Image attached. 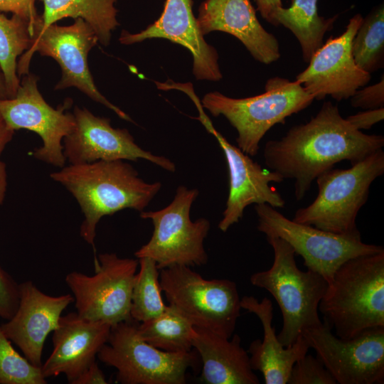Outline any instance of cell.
<instances>
[{"mask_svg": "<svg viewBox=\"0 0 384 384\" xmlns=\"http://www.w3.org/2000/svg\"><path fill=\"white\" fill-rule=\"evenodd\" d=\"M151 38H164L188 49L197 80L218 81L223 75L216 49L204 39L193 12L192 0H166L159 18L139 33L122 31L119 41L131 45Z\"/></svg>", "mask_w": 384, "mask_h": 384, "instance_id": "18", "label": "cell"}, {"mask_svg": "<svg viewBox=\"0 0 384 384\" xmlns=\"http://www.w3.org/2000/svg\"><path fill=\"white\" fill-rule=\"evenodd\" d=\"M14 130L6 123L0 112V156L11 141ZM7 189V172L4 162L0 160V206L4 203Z\"/></svg>", "mask_w": 384, "mask_h": 384, "instance_id": "35", "label": "cell"}, {"mask_svg": "<svg viewBox=\"0 0 384 384\" xmlns=\"http://www.w3.org/2000/svg\"><path fill=\"white\" fill-rule=\"evenodd\" d=\"M336 383H384V327L367 329L343 339L324 321L302 334Z\"/></svg>", "mask_w": 384, "mask_h": 384, "instance_id": "13", "label": "cell"}, {"mask_svg": "<svg viewBox=\"0 0 384 384\" xmlns=\"http://www.w3.org/2000/svg\"><path fill=\"white\" fill-rule=\"evenodd\" d=\"M38 77L24 75L14 98L0 100V112L14 131L25 129L36 132L42 145L32 156L58 168L65 165L63 141L74 129L75 117L66 112L72 100L67 99L56 109L48 104L38 88Z\"/></svg>", "mask_w": 384, "mask_h": 384, "instance_id": "14", "label": "cell"}, {"mask_svg": "<svg viewBox=\"0 0 384 384\" xmlns=\"http://www.w3.org/2000/svg\"><path fill=\"white\" fill-rule=\"evenodd\" d=\"M110 330V324L85 319L77 312L61 316L52 336L53 351L41 367L43 376L64 374L68 382L73 384L95 361Z\"/></svg>", "mask_w": 384, "mask_h": 384, "instance_id": "20", "label": "cell"}, {"mask_svg": "<svg viewBox=\"0 0 384 384\" xmlns=\"http://www.w3.org/2000/svg\"><path fill=\"white\" fill-rule=\"evenodd\" d=\"M384 119V107L366 110L350 115L346 119L356 129H370L374 124Z\"/></svg>", "mask_w": 384, "mask_h": 384, "instance_id": "36", "label": "cell"}, {"mask_svg": "<svg viewBox=\"0 0 384 384\" xmlns=\"http://www.w3.org/2000/svg\"><path fill=\"white\" fill-rule=\"evenodd\" d=\"M288 8H280L274 16L276 26L290 30L298 40L302 57L309 63L323 46L326 33L331 30L338 14L326 18L318 13V0H291Z\"/></svg>", "mask_w": 384, "mask_h": 384, "instance_id": "25", "label": "cell"}, {"mask_svg": "<svg viewBox=\"0 0 384 384\" xmlns=\"http://www.w3.org/2000/svg\"><path fill=\"white\" fill-rule=\"evenodd\" d=\"M196 20L203 36L212 31L229 33L262 63L280 58L278 41L260 24L250 0H204Z\"/></svg>", "mask_w": 384, "mask_h": 384, "instance_id": "21", "label": "cell"}, {"mask_svg": "<svg viewBox=\"0 0 384 384\" xmlns=\"http://www.w3.org/2000/svg\"><path fill=\"white\" fill-rule=\"evenodd\" d=\"M356 65L371 74L384 65V6L380 4L363 18L352 41Z\"/></svg>", "mask_w": 384, "mask_h": 384, "instance_id": "28", "label": "cell"}, {"mask_svg": "<svg viewBox=\"0 0 384 384\" xmlns=\"http://www.w3.org/2000/svg\"><path fill=\"white\" fill-rule=\"evenodd\" d=\"M139 270L135 275L130 314L141 323L160 315L165 309L161 297L160 272L156 262L150 257L139 258Z\"/></svg>", "mask_w": 384, "mask_h": 384, "instance_id": "29", "label": "cell"}, {"mask_svg": "<svg viewBox=\"0 0 384 384\" xmlns=\"http://www.w3.org/2000/svg\"><path fill=\"white\" fill-rule=\"evenodd\" d=\"M41 367L21 356L0 324V384H46Z\"/></svg>", "mask_w": 384, "mask_h": 384, "instance_id": "30", "label": "cell"}, {"mask_svg": "<svg viewBox=\"0 0 384 384\" xmlns=\"http://www.w3.org/2000/svg\"><path fill=\"white\" fill-rule=\"evenodd\" d=\"M134 319L111 326L108 340L97 353L104 364L116 368L121 384H185L186 373L198 363L194 351L170 353L144 341Z\"/></svg>", "mask_w": 384, "mask_h": 384, "instance_id": "8", "label": "cell"}, {"mask_svg": "<svg viewBox=\"0 0 384 384\" xmlns=\"http://www.w3.org/2000/svg\"><path fill=\"white\" fill-rule=\"evenodd\" d=\"M73 114L75 127L63 141V155L69 164L144 159L168 171H176L172 161L141 148L127 129L112 127L109 118L96 116L78 106Z\"/></svg>", "mask_w": 384, "mask_h": 384, "instance_id": "15", "label": "cell"}, {"mask_svg": "<svg viewBox=\"0 0 384 384\" xmlns=\"http://www.w3.org/2000/svg\"><path fill=\"white\" fill-rule=\"evenodd\" d=\"M194 327V326H193ZM194 348L203 363L200 380L207 384H258L239 335L230 338L194 327Z\"/></svg>", "mask_w": 384, "mask_h": 384, "instance_id": "23", "label": "cell"}, {"mask_svg": "<svg viewBox=\"0 0 384 384\" xmlns=\"http://www.w3.org/2000/svg\"><path fill=\"white\" fill-rule=\"evenodd\" d=\"M314 100L296 80L273 77L260 95L232 98L215 91L205 95L201 104L213 116L225 117L238 132V147L254 156L261 139L273 126L284 124L288 117L306 109Z\"/></svg>", "mask_w": 384, "mask_h": 384, "instance_id": "5", "label": "cell"}, {"mask_svg": "<svg viewBox=\"0 0 384 384\" xmlns=\"http://www.w3.org/2000/svg\"><path fill=\"white\" fill-rule=\"evenodd\" d=\"M95 274L69 272L65 282L73 293L76 312L82 317L111 326L132 319V292L139 260L111 252L95 257Z\"/></svg>", "mask_w": 384, "mask_h": 384, "instance_id": "12", "label": "cell"}, {"mask_svg": "<svg viewBox=\"0 0 384 384\" xmlns=\"http://www.w3.org/2000/svg\"><path fill=\"white\" fill-rule=\"evenodd\" d=\"M363 18L360 14L353 16L345 31L328 38L312 55L309 66L297 75L296 81L314 100L327 95L338 102L349 99L370 80L371 74L356 65L352 54V41Z\"/></svg>", "mask_w": 384, "mask_h": 384, "instance_id": "17", "label": "cell"}, {"mask_svg": "<svg viewBox=\"0 0 384 384\" xmlns=\"http://www.w3.org/2000/svg\"><path fill=\"white\" fill-rule=\"evenodd\" d=\"M319 311L343 339L384 327V251L343 262L328 284Z\"/></svg>", "mask_w": 384, "mask_h": 384, "instance_id": "3", "label": "cell"}, {"mask_svg": "<svg viewBox=\"0 0 384 384\" xmlns=\"http://www.w3.org/2000/svg\"><path fill=\"white\" fill-rule=\"evenodd\" d=\"M257 230L266 237L283 239L302 257L308 270L320 274L331 282L336 270L351 258L384 251L380 245L361 240L359 230L337 234L313 225L289 220L268 204H257Z\"/></svg>", "mask_w": 384, "mask_h": 384, "instance_id": "10", "label": "cell"}, {"mask_svg": "<svg viewBox=\"0 0 384 384\" xmlns=\"http://www.w3.org/2000/svg\"><path fill=\"white\" fill-rule=\"evenodd\" d=\"M255 2L262 17L276 26L274 16L277 10L282 7V0H255Z\"/></svg>", "mask_w": 384, "mask_h": 384, "instance_id": "38", "label": "cell"}, {"mask_svg": "<svg viewBox=\"0 0 384 384\" xmlns=\"http://www.w3.org/2000/svg\"><path fill=\"white\" fill-rule=\"evenodd\" d=\"M289 384H336V382L317 357L306 354L293 366Z\"/></svg>", "mask_w": 384, "mask_h": 384, "instance_id": "31", "label": "cell"}, {"mask_svg": "<svg viewBox=\"0 0 384 384\" xmlns=\"http://www.w3.org/2000/svg\"><path fill=\"white\" fill-rule=\"evenodd\" d=\"M197 119L217 139L223 151L229 174V193L218 228L226 232L242 218L245 208L252 204H268L283 208L285 201L270 183H281L284 178L277 172L263 169L250 156L231 144L212 124L203 107H197Z\"/></svg>", "mask_w": 384, "mask_h": 384, "instance_id": "16", "label": "cell"}, {"mask_svg": "<svg viewBox=\"0 0 384 384\" xmlns=\"http://www.w3.org/2000/svg\"><path fill=\"white\" fill-rule=\"evenodd\" d=\"M50 176L78 203L84 215L80 235L92 246L102 218L127 208L143 211L161 187L159 181H144L124 160L65 165Z\"/></svg>", "mask_w": 384, "mask_h": 384, "instance_id": "2", "label": "cell"}, {"mask_svg": "<svg viewBox=\"0 0 384 384\" xmlns=\"http://www.w3.org/2000/svg\"><path fill=\"white\" fill-rule=\"evenodd\" d=\"M8 99L5 79L0 67V100Z\"/></svg>", "mask_w": 384, "mask_h": 384, "instance_id": "39", "label": "cell"}, {"mask_svg": "<svg viewBox=\"0 0 384 384\" xmlns=\"http://www.w3.org/2000/svg\"><path fill=\"white\" fill-rule=\"evenodd\" d=\"M240 306L241 309L255 314L263 328L262 341L254 340L247 351L251 368L262 374L266 384H287L294 364L309 351L306 341L302 335L292 345L287 347L282 345L272 324L273 307L268 298L259 301L253 296H243Z\"/></svg>", "mask_w": 384, "mask_h": 384, "instance_id": "22", "label": "cell"}, {"mask_svg": "<svg viewBox=\"0 0 384 384\" xmlns=\"http://www.w3.org/2000/svg\"><path fill=\"white\" fill-rule=\"evenodd\" d=\"M138 331L144 341L164 351L186 353L193 348V326L170 304L158 316L139 323Z\"/></svg>", "mask_w": 384, "mask_h": 384, "instance_id": "26", "label": "cell"}, {"mask_svg": "<svg viewBox=\"0 0 384 384\" xmlns=\"http://www.w3.org/2000/svg\"><path fill=\"white\" fill-rule=\"evenodd\" d=\"M73 302L70 294L50 296L32 281L23 282L18 284L16 311L1 324V329L33 365L41 367L46 337L58 326L61 314Z\"/></svg>", "mask_w": 384, "mask_h": 384, "instance_id": "19", "label": "cell"}, {"mask_svg": "<svg viewBox=\"0 0 384 384\" xmlns=\"http://www.w3.org/2000/svg\"><path fill=\"white\" fill-rule=\"evenodd\" d=\"M160 284L169 304L194 327L230 338L240 316V298L235 282L206 279L186 265L161 270Z\"/></svg>", "mask_w": 384, "mask_h": 384, "instance_id": "7", "label": "cell"}, {"mask_svg": "<svg viewBox=\"0 0 384 384\" xmlns=\"http://www.w3.org/2000/svg\"><path fill=\"white\" fill-rule=\"evenodd\" d=\"M41 16L36 24L32 46L21 56L17 65L18 77L28 73L31 57L35 52L53 58L59 64L62 77L55 90L70 87L79 89L92 100L112 110L121 119L134 122L124 111L111 103L95 86L91 75L87 56L99 42L93 28L82 18L75 19L70 26L53 23L41 29Z\"/></svg>", "mask_w": 384, "mask_h": 384, "instance_id": "11", "label": "cell"}, {"mask_svg": "<svg viewBox=\"0 0 384 384\" xmlns=\"http://www.w3.org/2000/svg\"><path fill=\"white\" fill-rule=\"evenodd\" d=\"M34 40L28 21L13 14L9 18L0 14V67L4 76L8 99L16 95L20 85L17 58L32 46Z\"/></svg>", "mask_w": 384, "mask_h": 384, "instance_id": "27", "label": "cell"}, {"mask_svg": "<svg viewBox=\"0 0 384 384\" xmlns=\"http://www.w3.org/2000/svg\"><path fill=\"white\" fill-rule=\"evenodd\" d=\"M384 137L366 134L354 128L337 105L324 102L317 114L304 124L289 129L279 139L264 148L266 166L284 178L294 180V196L303 199L311 183L341 161L351 165L382 149Z\"/></svg>", "mask_w": 384, "mask_h": 384, "instance_id": "1", "label": "cell"}, {"mask_svg": "<svg viewBox=\"0 0 384 384\" xmlns=\"http://www.w3.org/2000/svg\"><path fill=\"white\" fill-rule=\"evenodd\" d=\"M266 239L273 249V263L267 270L252 274L250 281L275 299L283 320L277 338L287 347L295 343L304 331L322 324L319 305L328 282L317 272L299 270L295 252L285 240L277 237Z\"/></svg>", "mask_w": 384, "mask_h": 384, "instance_id": "4", "label": "cell"}, {"mask_svg": "<svg viewBox=\"0 0 384 384\" xmlns=\"http://www.w3.org/2000/svg\"><path fill=\"white\" fill-rule=\"evenodd\" d=\"M106 377L96 361L93 362L73 383V384H106Z\"/></svg>", "mask_w": 384, "mask_h": 384, "instance_id": "37", "label": "cell"}, {"mask_svg": "<svg viewBox=\"0 0 384 384\" xmlns=\"http://www.w3.org/2000/svg\"><path fill=\"white\" fill-rule=\"evenodd\" d=\"M44 11L39 22L41 29L64 18H81L95 31L99 42L109 45L112 32L119 26L117 0H41Z\"/></svg>", "mask_w": 384, "mask_h": 384, "instance_id": "24", "label": "cell"}, {"mask_svg": "<svg viewBox=\"0 0 384 384\" xmlns=\"http://www.w3.org/2000/svg\"><path fill=\"white\" fill-rule=\"evenodd\" d=\"M351 105L355 108L373 110L384 107V78L376 84L358 89L350 97Z\"/></svg>", "mask_w": 384, "mask_h": 384, "instance_id": "33", "label": "cell"}, {"mask_svg": "<svg viewBox=\"0 0 384 384\" xmlns=\"http://www.w3.org/2000/svg\"><path fill=\"white\" fill-rule=\"evenodd\" d=\"M36 0H0V11L11 12L30 23L35 33V26L39 16L35 7Z\"/></svg>", "mask_w": 384, "mask_h": 384, "instance_id": "34", "label": "cell"}, {"mask_svg": "<svg viewBox=\"0 0 384 384\" xmlns=\"http://www.w3.org/2000/svg\"><path fill=\"white\" fill-rule=\"evenodd\" d=\"M199 194L196 188L179 186L173 201L165 208L154 211H142L140 217L154 225L150 240L137 250L139 259H153L159 270L174 265L201 266L208 257L204 240L210 229V221L190 218L191 206Z\"/></svg>", "mask_w": 384, "mask_h": 384, "instance_id": "9", "label": "cell"}, {"mask_svg": "<svg viewBox=\"0 0 384 384\" xmlns=\"http://www.w3.org/2000/svg\"><path fill=\"white\" fill-rule=\"evenodd\" d=\"M18 304V284L0 266V317L9 320Z\"/></svg>", "mask_w": 384, "mask_h": 384, "instance_id": "32", "label": "cell"}, {"mask_svg": "<svg viewBox=\"0 0 384 384\" xmlns=\"http://www.w3.org/2000/svg\"><path fill=\"white\" fill-rule=\"evenodd\" d=\"M383 173V149L349 169L332 168L323 172L316 178L318 194L315 200L298 209L292 220L337 234L358 231V213L368 200L371 183Z\"/></svg>", "mask_w": 384, "mask_h": 384, "instance_id": "6", "label": "cell"}]
</instances>
